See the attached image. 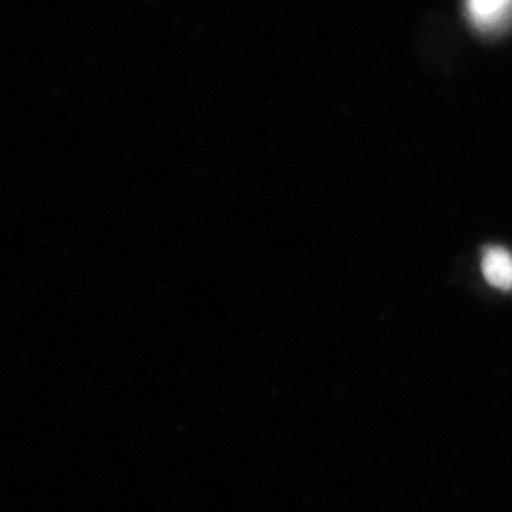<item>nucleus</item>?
<instances>
[{
    "label": "nucleus",
    "instance_id": "f257e3e1",
    "mask_svg": "<svg viewBox=\"0 0 512 512\" xmlns=\"http://www.w3.org/2000/svg\"><path fill=\"white\" fill-rule=\"evenodd\" d=\"M469 18L482 31H494L512 16V0H467Z\"/></svg>",
    "mask_w": 512,
    "mask_h": 512
},
{
    "label": "nucleus",
    "instance_id": "f03ea898",
    "mask_svg": "<svg viewBox=\"0 0 512 512\" xmlns=\"http://www.w3.org/2000/svg\"><path fill=\"white\" fill-rule=\"evenodd\" d=\"M482 270L490 285L501 291L512 289V255L503 247H490L484 251Z\"/></svg>",
    "mask_w": 512,
    "mask_h": 512
}]
</instances>
